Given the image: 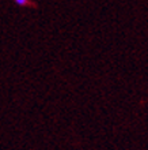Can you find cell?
<instances>
[{
    "label": "cell",
    "instance_id": "1",
    "mask_svg": "<svg viewBox=\"0 0 148 150\" xmlns=\"http://www.w3.org/2000/svg\"><path fill=\"white\" fill-rule=\"evenodd\" d=\"M15 3L18 4V6H27L29 0H15Z\"/></svg>",
    "mask_w": 148,
    "mask_h": 150
}]
</instances>
